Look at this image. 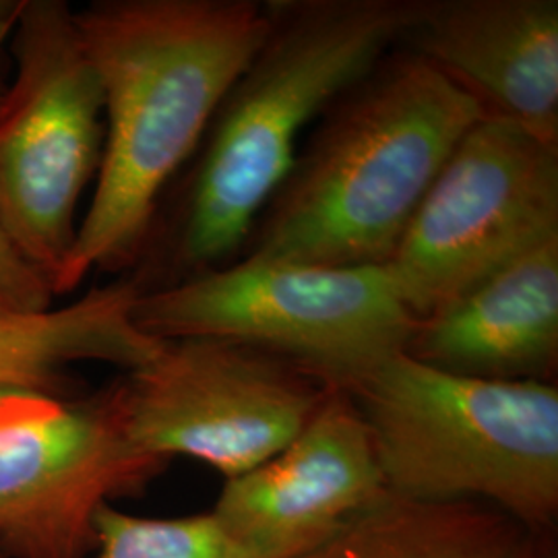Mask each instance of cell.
Masks as SVG:
<instances>
[{"mask_svg": "<svg viewBox=\"0 0 558 558\" xmlns=\"http://www.w3.org/2000/svg\"><path fill=\"white\" fill-rule=\"evenodd\" d=\"M100 80L106 140L54 296L141 260L161 197L269 29L259 0H98L75 11Z\"/></svg>", "mask_w": 558, "mask_h": 558, "instance_id": "obj_1", "label": "cell"}, {"mask_svg": "<svg viewBox=\"0 0 558 558\" xmlns=\"http://www.w3.org/2000/svg\"><path fill=\"white\" fill-rule=\"evenodd\" d=\"M269 29L220 101L170 223L133 279L141 292L239 259L290 174L302 133L398 46L412 0H269Z\"/></svg>", "mask_w": 558, "mask_h": 558, "instance_id": "obj_2", "label": "cell"}, {"mask_svg": "<svg viewBox=\"0 0 558 558\" xmlns=\"http://www.w3.org/2000/svg\"><path fill=\"white\" fill-rule=\"evenodd\" d=\"M480 119L476 101L430 62L391 48L315 120L240 257L387 265L442 163Z\"/></svg>", "mask_w": 558, "mask_h": 558, "instance_id": "obj_3", "label": "cell"}, {"mask_svg": "<svg viewBox=\"0 0 558 558\" xmlns=\"http://www.w3.org/2000/svg\"><path fill=\"white\" fill-rule=\"evenodd\" d=\"M345 393L368 428L389 495L476 500L536 536L555 534V383L459 377L401 352Z\"/></svg>", "mask_w": 558, "mask_h": 558, "instance_id": "obj_4", "label": "cell"}, {"mask_svg": "<svg viewBox=\"0 0 558 558\" xmlns=\"http://www.w3.org/2000/svg\"><path fill=\"white\" fill-rule=\"evenodd\" d=\"M133 319L160 341H240L341 391L401 354L416 323L385 265L325 267L246 257L141 292Z\"/></svg>", "mask_w": 558, "mask_h": 558, "instance_id": "obj_5", "label": "cell"}, {"mask_svg": "<svg viewBox=\"0 0 558 558\" xmlns=\"http://www.w3.org/2000/svg\"><path fill=\"white\" fill-rule=\"evenodd\" d=\"M15 77L0 96V226L54 288L98 177L104 96L75 9L25 0L13 32Z\"/></svg>", "mask_w": 558, "mask_h": 558, "instance_id": "obj_6", "label": "cell"}, {"mask_svg": "<svg viewBox=\"0 0 558 558\" xmlns=\"http://www.w3.org/2000/svg\"><path fill=\"white\" fill-rule=\"evenodd\" d=\"M557 236L558 143L482 117L442 163L385 267L422 319Z\"/></svg>", "mask_w": 558, "mask_h": 558, "instance_id": "obj_7", "label": "cell"}, {"mask_svg": "<svg viewBox=\"0 0 558 558\" xmlns=\"http://www.w3.org/2000/svg\"><path fill=\"white\" fill-rule=\"evenodd\" d=\"M168 463L129 439L114 383L87 398L0 385V557H92L101 509Z\"/></svg>", "mask_w": 558, "mask_h": 558, "instance_id": "obj_8", "label": "cell"}, {"mask_svg": "<svg viewBox=\"0 0 558 558\" xmlns=\"http://www.w3.org/2000/svg\"><path fill=\"white\" fill-rule=\"evenodd\" d=\"M114 385L141 451L199 459L226 480L278 456L333 391L286 360L220 338L161 341Z\"/></svg>", "mask_w": 558, "mask_h": 558, "instance_id": "obj_9", "label": "cell"}, {"mask_svg": "<svg viewBox=\"0 0 558 558\" xmlns=\"http://www.w3.org/2000/svg\"><path fill=\"white\" fill-rule=\"evenodd\" d=\"M354 401L333 389L278 456L226 480L211 513L257 558H300L385 495Z\"/></svg>", "mask_w": 558, "mask_h": 558, "instance_id": "obj_10", "label": "cell"}, {"mask_svg": "<svg viewBox=\"0 0 558 558\" xmlns=\"http://www.w3.org/2000/svg\"><path fill=\"white\" fill-rule=\"evenodd\" d=\"M398 46L458 85L482 117L558 143L557 0H412Z\"/></svg>", "mask_w": 558, "mask_h": 558, "instance_id": "obj_11", "label": "cell"}, {"mask_svg": "<svg viewBox=\"0 0 558 558\" xmlns=\"http://www.w3.org/2000/svg\"><path fill=\"white\" fill-rule=\"evenodd\" d=\"M403 354L459 377L550 383L558 364V236L414 323Z\"/></svg>", "mask_w": 558, "mask_h": 558, "instance_id": "obj_12", "label": "cell"}, {"mask_svg": "<svg viewBox=\"0 0 558 558\" xmlns=\"http://www.w3.org/2000/svg\"><path fill=\"white\" fill-rule=\"evenodd\" d=\"M140 294L135 279H119L38 317L0 323V385L69 393L75 364L133 371L154 359L160 339L145 336L133 319Z\"/></svg>", "mask_w": 558, "mask_h": 558, "instance_id": "obj_13", "label": "cell"}, {"mask_svg": "<svg viewBox=\"0 0 558 558\" xmlns=\"http://www.w3.org/2000/svg\"><path fill=\"white\" fill-rule=\"evenodd\" d=\"M553 538L476 500L430 502L385 493L300 558H539Z\"/></svg>", "mask_w": 558, "mask_h": 558, "instance_id": "obj_14", "label": "cell"}, {"mask_svg": "<svg viewBox=\"0 0 558 558\" xmlns=\"http://www.w3.org/2000/svg\"><path fill=\"white\" fill-rule=\"evenodd\" d=\"M96 536L98 546L89 558H257L221 527L211 511L189 518H140L106 505L96 518Z\"/></svg>", "mask_w": 558, "mask_h": 558, "instance_id": "obj_15", "label": "cell"}, {"mask_svg": "<svg viewBox=\"0 0 558 558\" xmlns=\"http://www.w3.org/2000/svg\"><path fill=\"white\" fill-rule=\"evenodd\" d=\"M54 299L50 276L0 226V323L44 315Z\"/></svg>", "mask_w": 558, "mask_h": 558, "instance_id": "obj_16", "label": "cell"}, {"mask_svg": "<svg viewBox=\"0 0 558 558\" xmlns=\"http://www.w3.org/2000/svg\"><path fill=\"white\" fill-rule=\"evenodd\" d=\"M25 0H0V48L7 40L13 38L17 21L23 11Z\"/></svg>", "mask_w": 558, "mask_h": 558, "instance_id": "obj_17", "label": "cell"}, {"mask_svg": "<svg viewBox=\"0 0 558 558\" xmlns=\"http://www.w3.org/2000/svg\"><path fill=\"white\" fill-rule=\"evenodd\" d=\"M539 558H557V553H555V538L550 539V542L544 546Z\"/></svg>", "mask_w": 558, "mask_h": 558, "instance_id": "obj_18", "label": "cell"}, {"mask_svg": "<svg viewBox=\"0 0 558 558\" xmlns=\"http://www.w3.org/2000/svg\"><path fill=\"white\" fill-rule=\"evenodd\" d=\"M4 87H7V85H4V81L0 80V96H2V92H4Z\"/></svg>", "mask_w": 558, "mask_h": 558, "instance_id": "obj_19", "label": "cell"}]
</instances>
